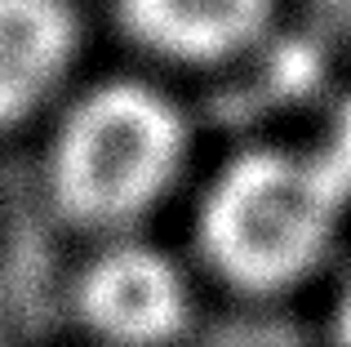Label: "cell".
<instances>
[{
    "label": "cell",
    "instance_id": "5",
    "mask_svg": "<svg viewBox=\"0 0 351 347\" xmlns=\"http://www.w3.org/2000/svg\"><path fill=\"white\" fill-rule=\"evenodd\" d=\"M85 40L76 0H0V139L45 130L85 80Z\"/></svg>",
    "mask_w": 351,
    "mask_h": 347
},
{
    "label": "cell",
    "instance_id": "6",
    "mask_svg": "<svg viewBox=\"0 0 351 347\" xmlns=\"http://www.w3.org/2000/svg\"><path fill=\"white\" fill-rule=\"evenodd\" d=\"M311 143L320 147V156L329 160V169L343 178V187L351 196V85L334 94V103L325 107V121L311 134Z\"/></svg>",
    "mask_w": 351,
    "mask_h": 347
},
{
    "label": "cell",
    "instance_id": "2",
    "mask_svg": "<svg viewBox=\"0 0 351 347\" xmlns=\"http://www.w3.org/2000/svg\"><path fill=\"white\" fill-rule=\"evenodd\" d=\"M200 178L196 116L152 71L89 76L40 130V191L80 241L152 232Z\"/></svg>",
    "mask_w": 351,
    "mask_h": 347
},
{
    "label": "cell",
    "instance_id": "7",
    "mask_svg": "<svg viewBox=\"0 0 351 347\" xmlns=\"http://www.w3.org/2000/svg\"><path fill=\"white\" fill-rule=\"evenodd\" d=\"M325 343L329 347H351V259H343L329 289V312H325Z\"/></svg>",
    "mask_w": 351,
    "mask_h": 347
},
{
    "label": "cell",
    "instance_id": "4",
    "mask_svg": "<svg viewBox=\"0 0 351 347\" xmlns=\"http://www.w3.org/2000/svg\"><path fill=\"white\" fill-rule=\"evenodd\" d=\"M152 76H245L285 36V0H107Z\"/></svg>",
    "mask_w": 351,
    "mask_h": 347
},
{
    "label": "cell",
    "instance_id": "3",
    "mask_svg": "<svg viewBox=\"0 0 351 347\" xmlns=\"http://www.w3.org/2000/svg\"><path fill=\"white\" fill-rule=\"evenodd\" d=\"M200 303L196 263L152 232L89 241L67 280V312L85 347H187Z\"/></svg>",
    "mask_w": 351,
    "mask_h": 347
},
{
    "label": "cell",
    "instance_id": "1",
    "mask_svg": "<svg viewBox=\"0 0 351 347\" xmlns=\"http://www.w3.org/2000/svg\"><path fill=\"white\" fill-rule=\"evenodd\" d=\"M191 245L205 289L276 303L338 276L351 196L311 139H245L200 169Z\"/></svg>",
    "mask_w": 351,
    "mask_h": 347
}]
</instances>
